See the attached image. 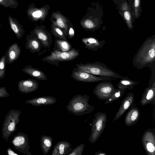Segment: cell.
<instances>
[{"label": "cell", "mask_w": 155, "mask_h": 155, "mask_svg": "<svg viewBox=\"0 0 155 155\" xmlns=\"http://www.w3.org/2000/svg\"><path fill=\"white\" fill-rule=\"evenodd\" d=\"M155 62V35L147 37L133 58V66L137 70L149 67Z\"/></svg>", "instance_id": "cell-1"}, {"label": "cell", "mask_w": 155, "mask_h": 155, "mask_svg": "<svg viewBox=\"0 0 155 155\" xmlns=\"http://www.w3.org/2000/svg\"><path fill=\"white\" fill-rule=\"evenodd\" d=\"M94 5L91 10L80 21L82 28L86 31H94L99 28L103 23L104 12L102 6L97 2Z\"/></svg>", "instance_id": "cell-2"}, {"label": "cell", "mask_w": 155, "mask_h": 155, "mask_svg": "<svg viewBox=\"0 0 155 155\" xmlns=\"http://www.w3.org/2000/svg\"><path fill=\"white\" fill-rule=\"evenodd\" d=\"M89 98L90 96L87 94L76 95L69 101L66 107L67 110L76 116H81L92 112L95 107L88 103Z\"/></svg>", "instance_id": "cell-3"}, {"label": "cell", "mask_w": 155, "mask_h": 155, "mask_svg": "<svg viewBox=\"0 0 155 155\" xmlns=\"http://www.w3.org/2000/svg\"><path fill=\"white\" fill-rule=\"evenodd\" d=\"M75 65L79 70L93 75L110 77L115 79H121L123 77L113 71L104 64L98 61L85 64L81 63Z\"/></svg>", "instance_id": "cell-4"}, {"label": "cell", "mask_w": 155, "mask_h": 155, "mask_svg": "<svg viewBox=\"0 0 155 155\" xmlns=\"http://www.w3.org/2000/svg\"><path fill=\"white\" fill-rule=\"evenodd\" d=\"M79 51L72 48L67 52H61L56 50L51 51V54L45 57L42 59L44 62L59 67V63L61 61H73L79 55Z\"/></svg>", "instance_id": "cell-5"}, {"label": "cell", "mask_w": 155, "mask_h": 155, "mask_svg": "<svg viewBox=\"0 0 155 155\" xmlns=\"http://www.w3.org/2000/svg\"><path fill=\"white\" fill-rule=\"evenodd\" d=\"M21 112L18 110L12 109L7 114L2 128V137L5 141H8L10 135L16 130V126L19 122V117Z\"/></svg>", "instance_id": "cell-6"}, {"label": "cell", "mask_w": 155, "mask_h": 155, "mask_svg": "<svg viewBox=\"0 0 155 155\" xmlns=\"http://www.w3.org/2000/svg\"><path fill=\"white\" fill-rule=\"evenodd\" d=\"M107 121V114L101 112L97 113L92 120L91 134L89 140L91 143L95 142L104 131Z\"/></svg>", "instance_id": "cell-7"}, {"label": "cell", "mask_w": 155, "mask_h": 155, "mask_svg": "<svg viewBox=\"0 0 155 155\" xmlns=\"http://www.w3.org/2000/svg\"><path fill=\"white\" fill-rule=\"evenodd\" d=\"M50 6L46 4L40 8L36 7L33 3L29 5L27 11V16L31 21L44 22L48 15Z\"/></svg>", "instance_id": "cell-8"}, {"label": "cell", "mask_w": 155, "mask_h": 155, "mask_svg": "<svg viewBox=\"0 0 155 155\" xmlns=\"http://www.w3.org/2000/svg\"><path fill=\"white\" fill-rule=\"evenodd\" d=\"M71 76L76 81L88 83L110 81L113 78L108 76H96L80 71L77 67L73 69Z\"/></svg>", "instance_id": "cell-9"}, {"label": "cell", "mask_w": 155, "mask_h": 155, "mask_svg": "<svg viewBox=\"0 0 155 155\" xmlns=\"http://www.w3.org/2000/svg\"><path fill=\"white\" fill-rule=\"evenodd\" d=\"M116 89L111 81H103L98 83L93 91L99 99L106 100L110 97Z\"/></svg>", "instance_id": "cell-10"}, {"label": "cell", "mask_w": 155, "mask_h": 155, "mask_svg": "<svg viewBox=\"0 0 155 155\" xmlns=\"http://www.w3.org/2000/svg\"><path fill=\"white\" fill-rule=\"evenodd\" d=\"M29 141L27 134L19 132L14 136L11 142L17 150L24 154L32 155L29 151L30 147L29 144Z\"/></svg>", "instance_id": "cell-11"}, {"label": "cell", "mask_w": 155, "mask_h": 155, "mask_svg": "<svg viewBox=\"0 0 155 155\" xmlns=\"http://www.w3.org/2000/svg\"><path fill=\"white\" fill-rule=\"evenodd\" d=\"M42 43L43 47L46 49L49 48L52 45V35L44 25H37L32 31Z\"/></svg>", "instance_id": "cell-12"}, {"label": "cell", "mask_w": 155, "mask_h": 155, "mask_svg": "<svg viewBox=\"0 0 155 155\" xmlns=\"http://www.w3.org/2000/svg\"><path fill=\"white\" fill-rule=\"evenodd\" d=\"M26 39L25 47L31 52L36 53L38 55H41L45 52L42 51V48L43 47L42 44L32 31H30V34L27 35Z\"/></svg>", "instance_id": "cell-13"}, {"label": "cell", "mask_w": 155, "mask_h": 155, "mask_svg": "<svg viewBox=\"0 0 155 155\" xmlns=\"http://www.w3.org/2000/svg\"><path fill=\"white\" fill-rule=\"evenodd\" d=\"M142 144L148 155H155V135L154 132L150 129L143 133L142 137Z\"/></svg>", "instance_id": "cell-14"}, {"label": "cell", "mask_w": 155, "mask_h": 155, "mask_svg": "<svg viewBox=\"0 0 155 155\" xmlns=\"http://www.w3.org/2000/svg\"><path fill=\"white\" fill-rule=\"evenodd\" d=\"M50 21L52 23L61 29L66 36H68L70 21L67 17L61 13L59 11H57L51 13Z\"/></svg>", "instance_id": "cell-15"}, {"label": "cell", "mask_w": 155, "mask_h": 155, "mask_svg": "<svg viewBox=\"0 0 155 155\" xmlns=\"http://www.w3.org/2000/svg\"><path fill=\"white\" fill-rule=\"evenodd\" d=\"M155 81L149 82L148 86L143 93L140 103L142 106L150 103L155 104Z\"/></svg>", "instance_id": "cell-16"}, {"label": "cell", "mask_w": 155, "mask_h": 155, "mask_svg": "<svg viewBox=\"0 0 155 155\" xmlns=\"http://www.w3.org/2000/svg\"><path fill=\"white\" fill-rule=\"evenodd\" d=\"M134 94L130 92L127 94V96L122 101L118 110L116 113L112 121L118 119L122 115L131 107L134 101Z\"/></svg>", "instance_id": "cell-17"}, {"label": "cell", "mask_w": 155, "mask_h": 155, "mask_svg": "<svg viewBox=\"0 0 155 155\" xmlns=\"http://www.w3.org/2000/svg\"><path fill=\"white\" fill-rule=\"evenodd\" d=\"M39 86V84L36 80L28 79L22 80L18 82V89L21 93L28 94L36 91Z\"/></svg>", "instance_id": "cell-18"}, {"label": "cell", "mask_w": 155, "mask_h": 155, "mask_svg": "<svg viewBox=\"0 0 155 155\" xmlns=\"http://www.w3.org/2000/svg\"><path fill=\"white\" fill-rule=\"evenodd\" d=\"M81 41L86 48L94 51H97L102 48L106 43L104 40H99L92 36L83 38L81 39Z\"/></svg>", "instance_id": "cell-19"}, {"label": "cell", "mask_w": 155, "mask_h": 155, "mask_svg": "<svg viewBox=\"0 0 155 155\" xmlns=\"http://www.w3.org/2000/svg\"><path fill=\"white\" fill-rule=\"evenodd\" d=\"M21 53L20 47L17 43L11 45L5 53L6 63L11 64L17 60L20 57Z\"/></svg>", "instance_id": "cell-20"}, {"label": "cell", "mask_w": 155, "mask_h": 155, "mask_svg": "<svg viewBox=\"0 0 155 155\" xmlns=\"http://www.w3.org/2000/svg\"><path fill=\"white\" fill-rule=\"evenodd\" d=\"M57 101V99L55 97L50 96H43L26 100L25 103L36 107H39L53 104Z\"/></svg>", "instance_id": "cell-21"}, {"label": "cell", "mask_w": 155, "mask_h": 155, "mask_svg": "<svg viewBox=\"0 0 155 155\" xmlns=\"http://www.w3.org/2000/svg\"><path fill=\"white\" fill-rule=\"evenodd\" d=\"M140 116L139 108L134 106H132L125 116L124 123L127 127L133 125L138 121Z\"/></svg>", "instance_id": "cell-22"}, {"label": "cell", "mask_w": 155, "mask_h": 155, "mask_svg": "<svg viewBox=\"0 0 155 155\" xmlns=\"http://www.w3.org/2000/svg\"><path fill=\"white\" fill-rule=\"evenodd\" d=\"M71 146V143L67 141H60L54 147L52 155H67L73 150Z\"/></svg>", "instance_id": "cell-23"}, {"label": "cell", "mask_w": 155, "mask_h": 155, "mask_svg": "<svg viewBox=\"0 0 155 155\" xmlns=\"http://www.w3.org/2000/svg\"><path fill=\"white\" fill-rule=\"evenodd\" d=\"M8 18L10 27L17 38L18 39L22 38L25 33L22 25L16 18L10 15Z\"/></svg>", "instance_id": "cell-24"}, {"label": "cell", "mask_w": 155, "mask_h": 155, "mask_svg": "<svg viewBox=\"0 0 155 155\" xmlns=\"http://www.w3.org/2000/svg\"><path fill=\"white\" fill-rule=\"evenodd\" d=\"M132 16V22L134 23L136 20L140 16L142 13L141 0H128Z\"/></svg>", "instance_id": "cell-25"}, {"label": "cell", "mask_w": 155, "mask_h": 155, "mask_svg": "<svg viewBox=\"0 0 155 155\" xmlns=\"http://www.w3.org/2000/svg\"><path fill=\"white\" fill-rule=\"evenodd\" d=\"M22 71L24 72L37 79L45 81L48 80L46 76L42 71L33 67L31 65L26 66L22 69Z\"/></svg>", "instance_id": "cell-26"}, {"label": "cell", "mask_w": 155, "mask_h": 155, "mask_svg": "<svg viewBox=\"0 0 155 155\" xmlns=\"http://www.w3.org/2000/svg\"><path fill=\"white\" fill-rule=\"evenodd\" d=\"M54 46L53 50L61 52H67L72 48L71 45L68 41L56 37H55Z\"/></svg>", "instance_id": "cell-27"}, {"label": "cell", "mask_w": 155, "mask_h": 155, "mask_svg": "<svg viewBox=\"0 0 155 155\" xmlns=\"http://www.w3.org/2000/svg\"><path fill=\"white\" fill-rule=\"evenodd\" d=\"M52 138L46 135H42L39 141V144L44 155H46L50 150L52 146Z\"/></svg>", "instance_id": "cell-28"}, {"label": "cell", "mask_w": 155, "mask_h": 155, "mask_svg": "<svg viewBox=\"0 0 155 155\" xmlns=\"http://www.w3.org/2000/svg\"><path fill=\"white\" fill-rule=\"evenodd\" d=\"M138 82L133 81L129 78L128 77L123 76V78L117 83V87L120 88L126 89H132L134 86L138 84Z\"/></svg>", "instance_id": "cell-29"}, {"label": "cell", "mask_w": 155, "mask_h": 155, "mask_svg": "<svg viewBox=\"0 0 155 155\" xmlns=\"http://www.w3.org/2000/svg\"><path fill=\"white\" fill-rule=\"evenodd\" d=\"M127 25L128 29L131 30L133 28L132 16L130 6L127 10L119 14Z\"/></svg>", "instance_id": "cell-30"}, {"label": "cell", "mask_w": 155, "mask_h": 155, "mask_svg": "<svg viewBox=\"0 0 155 155\" xmlns=\"http://www.w3.org/2000/svg\"><path fill=\"white\" fill-rule=\"evenodd\" d=\"M125 89L118 88L113 94L104 102V104H107L119 100L124 95Z\"/></svg>", "instance_id": "cell-31"}, {"label": "cell", "mask_w": 155, "mask_h": 155, "mask_svg": "<svg viewBox=\"0 0 155 155\" xmlns=\"http://www.w3.org/2000/svg\"><path fill=\"white\" fill-rule=\"evenodd\" d=\"M51 30L50 32L55 37L68 41L67 36L64 32L58 27L52 23L51 25Z\"/></svg>", "instance_id": "cell-32"}, {"label": "cell", "mask_w": 155, "mask_h": 155, "mask_svg": "<svg viewBox=\"0 0 155 155\" xmlns=\"http://www.w3.org/2000/svg\"><path fill=\"white\" fill-rule=\"evenodd\" d=\"M0 5L6 8H15L18 3L16 0H0Z\"/></svg>", "instance_id": "cell-33"}, {"label": "cell", "mask_w": 155, "mask_h": 155, "mask_svg": "<svg viewBox=\"0 0 155 155\" xmlns=\"http://www.w3.org/2000/svg\"><path fill=\"white\" fill-rule=\"evenodd\" d=\"M6 55L5 54L0 58V79H2L5 77L6 70Z\"/></svg>", "instance_id": "cell-34"}, {"label": "cell", "mask_w": 155, "mask_h": 155, "mask_svg": "<svg viewBox=\"0 0 155 155\" xmlns=\"http://www.w3.org/2000/svg\"><path fill=\"white\" fill-rule=\"evenodd\" d=\"M84 144L82 143L73 148L72 151L67 155H81L83 153Z\"/></svg>", "instance_id": "cell-35"}, {"label": "cell", "mask_w": 155, "mask_h": 155, "mask_svg": "<svg viewBox=\"0 0 155 155\" xmlns=\"http://www.w3.org/2000/svg\"><path fill=\"white\" fill-rule=\"evenodd\" d=\"M129 8L130 5L126 0H124L117 6L119 14L128 10Z\"/></svg>", "instance_id": "cell-36"}, {"label": "cell", "mask_w": 155, "mask_h": 155, "mask_svg": "<svg viewBox=\"0 0 155 155\" xmlns=\"http://www.w3.org/2000/svg\"><path fill=\"white\" fill-rule=\"evenodd\" d=\"M75 28L72 23L70 22L68 32V38L70 39H71L75 36Z\"/></svg>", "instance_id": "cell-37"}, {"label": "cell", "mask_w": 155, "mask_h": 155, "mask_svg": "<svg viewBox=\"0 0 155 155\" xmlns=\"http://www.w3.org/2000/svg\"><path fill=\"white\" fill-rule=\"evenodd\" d=\"M10 96L5 87H0V98Z\"/></svg>", "instance_id": "cell-38"}, {"label": "cell", "mask_w": 155, "mask_h": 155, "mask_svg": "<svg viewBox=\"0 0 155 155\" xmlns=\"http://www.w3.org/2000/svg\"><path fill=\"white\" fill-rule=\"evenodd\" d=\"M7 153L8 155H19V154L16 153L9 147L8 148L7 150Z\"/></svg>", "instance_id": "cell-39"}, {"label": "cell", "mask_w": 155, "mask_h": 155, "mask_svg": "<svg viewBox=\"0 0 155 155\" xmlns=\"http://www.w3.org/2000/svg\"><path fill=\"white\" fill-rule=\"evenodd\" d=\"M113 2L117 5H118L124 0H112Z\"/></svg>", "instance_id": "cell-40"}, {"label": "cell", "mask_w": 155, "mask_h": 155, "mask_svg": "<svg viewBox=\"0 0 155 155\" xmlns=\"http://www.w3.org/2000/svg\"><path fill=\"white\" fill-rule=\"evenodd\" d=\"M95 155H107V154L105 152L101 151H98L94 153Z\"/></svg>", "instance_id": "cell-41"}, {"label": "cell", "mask_w": 155, "mask_h": 155, "mask_svg": "<svg viewBox=\"0 0 155 155\" xmlns=\"http://www.w3.org/2000/svg\"><path fill=\"white\" fill-rule=\"evenodd\" d=\"M1 22H0V27H1Z\"/></svg>", "instance_id": "cell-42"}]
</instances>
